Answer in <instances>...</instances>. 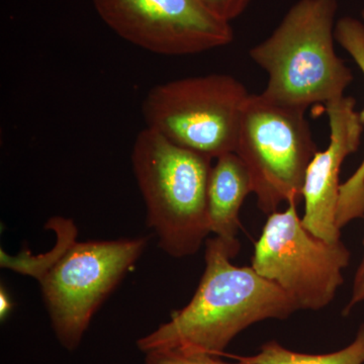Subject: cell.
<instances>
[{"instance_id":"1","label":"cell","mask_w":364,"mask_h":364,"mask_svg":"<svg viewBox=\"0 0 364 364\" xmlns=\"http://www.w3.org/2000/svg\"><path fill=\"white\" fill-rule=\"evenodd\" d=\"M240 248L218 237L205 241V268L188 305L172 314L169 322L136 341L144 353L181 348L222 355L225 348L251 325L284 320L299 310L279 286L252 267L231 262Z\"/></svg>"},{"instance_id":"2","label":"cell","mask_w":364,"mask_h":364,"mask_svg":"<svg viewBox=\"0 0 364 364\" xmlns=\"http://www.w3.org/2000/svg\"><path fill=\"white\" fill-rule=\"evenodd\" d=\"M338 7V0H298L272 35L249 51L268 74L262 97L305 109L345 97L353 74L335 52Z\"/></svg>"},{"instance_id":"3","label":"cell","mask_w":364,"mask_h":364,"mask_svg":"<svg viewBox=\"0 0 364 364\" xmlns=\"http://www.w3.org/2000/svg\"><path fill=\"white\" fill-rule=\"evenodd\" d=\"M212 160L147 127L136 136L132 165L147 208V224L156 233L160 248L172 257L193 255L210 233Z\"/></svg>"},{"instance_id":"4","label":"cell","mask_w":364,"mask_h":364,"mask_svg":"<svg viewBox=\"0 0 364 364\" xmlns=\"http://www.w3.org/2000/svg\"><path fill=\"white\" fill-rule=\"evenodd\" d=\"M317 152L305 109L249 95L235 153L247 167L263 214L277 212L282 203L299 205L306 170Z\"/></svg>"},{"instance_id":"5","label":"cell","mask_w":364,"mask_h":364,"mask_svg":"<svg viewBox=\"0 0 364 364\" xmlns=\"http://www.w3.org/2000/svg\"><path fill=\"white\" fill-rule=\"evenodd\" d=\"M248 97L228 74L182 78L150 90L143 116L147 128L172 143L215 159L235 152Z\"/></svg>"},{"instance_id":"6","label":"cell","mask_w":364,"mask_h":364,"mask_svg":"<svg viewBox=\"0 0 364 364\" xmlns=\"http://www.w3.org/2000/svg\"><path fill=\"white\" fill-rule=\"evenodd\" d=\"M146 245V238L72 240L41 275L53 330L64 348H77L98 306L142 255Z\"/></svg>"},{"instance_id":"7","label":"cell","mask_w":364,"mask_h":364,"mask_svg":"<svg viewBox=\"0 0 364 364\" xmlns=\"http://www.w3.org/2000/svg\"><path fill=\"white\" fill-rule=\"evenodd\" d=\"M350 251L341 239L328 242L304 227L298 203L268 215L251 263L258 274L279 286L299 310L318 311L331 304L343 284Z\"/></svg>"},{"instance_id":"8","label":"cell","mask_w":364,"mask_h":364,"mask_svg":"<svg viewBox=\"0 0 364 364\" xmlns=\"http://www.w3.org/2000/svg\"><path fill=\"white\" fill-rule=\"evenodd\" d=\"M100 18L119 37L155 54L186 56L233 42L231 23L198 0H92Z\"/></svg>"},{"instance_id":"9","label":"cell","mask_w":364,"mask_h":364,"mask_svg":"<svg viewBox=\"0 0 364 364\" xmlns=\"http://www.w3.org/2000/svg\"><path fill=\"white\" fill-rule=\"evenodd\" d=\"M356 100L343 97L326 105L329 119L328 147L316 153L306 170L303 198L304 227L328 242L340 240L336 215L340 195V171L344 160L358 150L364 123L356 111Z\"/></svg>"},{"instance_id":"10","label":"cell","mask_w":364,"mask_h":364,"mask_svg":"<svg viewBox=\"0 0 364 364\" xmlns=\"http://www.w3.org/2000/svg\"><path fill=\"white\" fill-rule=\"evenodd\" d=\"M208 186V217L210 233L229 245L240 248L237 239L241 228L240 210L253 193L247 167L235 152L215 158Z\"/></svg>"},{"instance_id":"11","label":"cell","mask_w":364,"mask_h":364,"mask_svg":"<svg viewBox=\"0 0 364 364\" xmlns=\"http://www.w3.org/2000/svg\"><path fill=\"white\" fill-rule=\"evenodd\" d=\"M335 41L350 55L364 76V23L344 16L336 21ZM364 123V109L359 112ZM364 218V158L356 171L340 186L336 224L340 230L353 220Z\"/></svg>"},{"instance_id":"12","label":"cell","mask_w":364,"mask_h":364,"mask_svg":"<svg viewBox=\"0 0 364 364\" xmlns=\"http://www.w3.org/2000/svg\"><path fill=\"white\" fill-rule=\"evenodd\" d=\"M235 358L251 364H364V324L360 325L355 339L348 346L332 353H299L272 340L263 344L255 355Z\"/></svg>"},{"instance_id":"13","label":"cell","mask_w":364,"mask_h":364,"mask_svg":"<svg viewBox=\"0 0 364 364\" xmlns=\"http://www.w3.org/2000/svg\"><path fill=\"white\" fill-rule=\"evenodd\" d=\"M146 364H251L238 360L237 363H226L218 355L207 352L188 349H161L146 353Z\"/></svg>"},{"instance_id":"14","label":"cell","mask_w":364,"mask_h":364,"mask_svg":"<svg viewBox=\"0 0 364 364\" xmlns=\"http://www.w3.org/2000/svg\"><path fill=\"white\" fill-rule=\"evenodd\" d=\"M215 16L231 23L247 9L253 0H198Z\"/></svg>"},{"instance_id":"15","label":"cell","mask_w":364,"mask_h":364,"mask_svg":"<svg viewBox=\"0 0 364 364\" xmlns=\"http://www.w3.org/2000/svg\"><path fill=\"white\" fill-rule=\"evenodd\" d=\"M363 246L364 248V237ZM361 303H364V253L358 269H356L355 275H354L353 282H352L350 299L344 306L342 315L348 316L355 309V306Z\"/></svg>"},{"instance_id":"16","label":"cell","mask_w":364,"mask_h":364,"mask_svg":"<svg viewBox=\"0 0 364 364\" xmlns=\"http://www.w3.org/2000/svg\"><path fill=\"white\" fill-rule=\"evenodd\" d=\"M11 304L9 301V296L6 293V291L1 289V294H0V316L1 318H6L7 313L11 311Z\"/></svg>"},{"instance_id":"17","label":"cell","mask_w":364,"mask_h":364,"mask_svg":"<svg viewBox=\"0 0 364 364\" xmlns=\"http://www.w3.org/2000/svg\"><path fill=\"white\" fill-rule=\"evenodd\" d=\"M361 18H363V20L364 21V9L361 11Z\"/></svg>"}]
</instances>
